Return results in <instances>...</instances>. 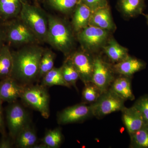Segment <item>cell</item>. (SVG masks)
Instances as JSON below:
<instances>
[{
    "instance_id": "obj_1",
    "label": "cell",
    "mask_w": 148,
    "mask_h": 148,
    "mask_svg": "<svg viewBox=\"0 0 148 148\" xmlns=\"http://www.w3.org/2000/svg\"><path fill=\"white\" fill-rule=\"evenodd\" d=\"M44 48L39 44L29 45L12 51L13 68L11 77L21 84H32L38 79L40 62Z\"/></svg>"
},
{
    "instance_id": "obj_2",
    "label": "cell",
    "mask_w": 148,
    "mask_h": 148,
    "mask_svg": "<svg viewBox=\"0 0 148 148\" xmlns=\"http://www.w3.org/2000/svg\"><path fill=\"white\" fill-rule=\"evenodd\" d=\"M48 29L46 43L66 57L74 51L75 45L74 32L71 24L58 16L48 14Z\"/></svg>"
},
{
    "instance_id": "obj_3",
    "label": "cell",
    "mask_w": 148,
    "mask_h": 148,
    "mask_svg": "<svg viewBox=\"0 0 148 148\" xmlns=\"http://www.w3.org/2000/svg\"><path fill=\"white\" fill-rule=\"evenodd\" d=\"M34 34L40 43L46 42L48 29V14L40 7L23 3L18 16Z\"/></svg>"
},
{
    "instance_id": "obj_4",
    "label": "cell",
    "mask_w": 148,
    "mask_h": 148,
    "mask_svg": "<svg viewBox=\"0 0 148 148\" xmlns=\"http://www.w3.org/2000/svg\"><path fill=\"white\" fill-rule=\"evenodd\" d=\"M5 32L6 44L19 48L29 45L40 44L39 40L19 16L2 23Z\"/></svg>"
},
{
    "instance_id": "obj_5",
    "label": "cell",
    "mask_w": 148,
    "mask_h": 148,
    "mask_svg": "<svg viewBox=\"0 0 148 148\" xmlns=\"http://www.w3.org/2000/svg\"><path fill=\"white\" fill-rule=\"evenodd\" d=\"M20 98L25 105L40 112L43 117L49 118L50 95L46 87L41 84L25 85Z\"/></svg>"
},
{
    "instance_id": "obj_6",
    "label": "cell",
    "mask_w": 148,
    "mask_h": 148,
    "mask_svg": "<svg viewBox=\"0 0 148 148\" xmlns=\"http://www.w3.org/2000/svg\"><path fill=\"white\" fill-rule=\"evenodd\" d=\"M111 32L104 29L88 25L77 34V39L81 48L89 53L98 52L106 44Z\"/></svg>"
},
{
    "instance_id": "obj_7",
    "label": "cell",
    "mask_w": 148,
    "mask_h": 148,
    "mask_svg": "<svg viewBox=\"0 0 148 148\" xmlns=\"http://www.w3.org/2000/svg\"><path fill=\"white\" fill-rule=\"evenodd\" d=\"M125 101L109 89L101 94L97 101L91 104L93 116L98 119L114 112L121 111Z\"/></svg>"
},
{
    "instance_id": "obj_8",
    "label": "cell",
    "mask_w": 148,
    "mask_h": 148,
    "mask_svg": "<svg viewBox=\"0 0 148 148\" xmlns=\"http://www.w3.org/2000/svg\"><path fill=\"white\" fill-rule=\"evenodd\" d=\"M9 135L14 142L18 133L31 123L29 114L21 104L11 103L6 110Z\"/></svg>"
},
{
    "instance_id": "obj_9",
    "label": "cell",
    "mask_w": 148,
    "mask_h": 148,
    "mask_svg": "<svg viewBox=\"0 0 148 148\" xmlns=\"http://www.w3.org/2000/svg\"><path fill=\"white\" fill-rule=\"evenodd\" d=\"M115 74L113 65L103 60L100 56H95L91 82L99 88L101 93L110 88L116 78Z\"/></svg>"
},
{
    "instance_id": "obj_10",
    "label": "cell",
    "mask_w": 148,
    "mask_h": 148,
    "mask_svg": "<svg viewBox=\"0 0 148 148\" xmlns=\"http://www.w3.org/2000/svg\"><path fill=\"white\" fill-rule=\"evenodd\" d=\"M78 73L79 79L84 84L91 82L94 66L93 54L82 48L74 51L68 56Z\"/></svg>"
},
{
    "instance_id": "obj_11",
    "label": "cell",
    "mask_w": 148,
    "mask_h": 148,
    "mask_svg": "<svg viewBox=\"0 0 148 148\" xmlns=\"http://www.w3.org/2000/svg\"><path fill=\"white\" fill-rule=\"evenodd\" d=\"M93 116L91 105L81 102L58 112L57 121L63 125L81 123Z\"/></svg>"
},
{
    "instance_id": "obj_12",
    "label": "cell",
    "mask_w": 148,
    "mask_h": 148,
    "mask_svg": "<svg viewBox=\"0 0 148 148\" xmlns=\"http://www.w3.org/2000/svg\"><path fill=\"white\" fill-rule=\"evenodd\" d=\"M25 86L11 77L1 80L0 100L10 104L15 103L21 97Z\"/></svg>"
},
{
    "instance_id": "obj_13",
    "label": "cell",
    "mask_w": 148,
    "mask_h": 148,
    "mask_svg": "<svg viewBox=\"0 0 148 148\" xmlns=\"http://www.w3.org/2000/svg\"><path fill=\"white\" fill-rule=\"evenodd\" d=\"M89 25L110 32L115 31L116 27L112 17L110 6L98 9L92 12Z\"/></svg>"
},
{
    "instance_id": "obj_14",
    "label": "cell",
    "mask_w": 148,
    "mask_h": 148,
    "mask_svg": "<svg viewBox=\"0 0 148 148\" xmlns=\"http://www.w3.org/2000/svg\"><path fill=\"white\" fill-rule=\"evenodd\" d=\"M145 67V62L130 55L119 63L113 65L115 73L130 77L133 74L143 70Z\"/></svg>"
},
{
    "instance_id": "obj_15",
    "label": "cell",
    "mask_w": 148,
    "mask_h": 148,
    "mask_svg": "<svg viewBox=\"0 0 148 148\" xmlns=\"http://www.w3.org/2000/svg\"><path fill=\"white\" fill-rule=\"evenodd\" d=\"M121 112L123 122L129 135L138 131L145 124L141 114L134 106L129 108L125 107Z\"/></svg>"
},
{
    "instance_id": "obj_16",
    "label": "cell",
    "mask_w": 148,
    "mask_h": 148,
    "mask_svg": "<svg viewBox=\"0 0 148 148\" xmlns=\"http://www.w3.org/2000/svg\"><path fill=\"white\" fill-rule=\"evenodd\" d=\"M92 12L87 6L80 2L73 12L71 23L75 33L77 34L89 25Z\"/></svg>"
},
{
    "instance_id": "obj_17",
    "label": "cell",
    "mask_w": 148,
    "mask_h": 148,
    "mask_svg": "<svg viewBox=\"0 0 148 148\" xmlns=\"http://www.w3.org/2000/svg\"><path fill=\"white\" fill-rule=\"evenodd\" d=\"M27 0H0V23L18 17Z\"/></svg>"
},
{
    "instance_id": "obj_18",
    "label": "cell",
    "mask_w": 148,
    "mask_h": 148,
    "mask_svg": "<svg viewBox=\"0 0 148 148\" xmlns=\"http://www.w3.org/2000/svg\"><path fill=\"white\" fill-rule=\"evenodd\" d=\"M103 49L109 59L114 64L119 63L129 55L127 49L120 45L112 37H110Z\"/></svg>"
},
{
    "instance_id": "obj_19",
    "label": "cell",
    "mask_w": 148,
    "mask_h": 148,
    "mask_svg": "<svg viewBox=\"0 0 148 148\" xmlns=\"http://www.w3.org/2000/svg\"><path fill=\"white\" fill-rule=\"evenodd\" d=\"M110 89L125 101H133L135 96L132 92L130 77L120 75L116 78Z\"/></svg>"
},
{
    "instance_id": "obj_20",
    "label": "cell",
    "mask_w": 148,
    "mask_h": 148,
    "mask_svg": "<svg viewBox=\"0 0 148 148\" xmlns=\"http://www.w3.org/2000/svg\"><path fill=\"white\" fill-rule=\"evenodd\" d=\"M117 6L123 15L132 18L142 14L146 6L145 0H119Z\"/></svg>"
},
{
    "instance_id": "obj_21",
    "label": "cell",
    "mask_w": 148,
    "mask_h": 148,
    "mask_svg": "<svg viewBox=\"0 0 148 148\" xmlns=\"http://www.w3.org/2000/svg\"><path fill=\"white\" fill-rule=\"evenodd\" d=\"M38 143L36 132L31 123L20 131L14 141L15 146L19 148H33Z\"/></svg>"
},
{
    "instance_id": "obj_22",
    "label": "cell",
    "mask_w": 148,
    "mask_h": 148,
    "mask_svg": "<svg viewBox=\"0 0 148 148\" xmlns=\"http://www.w3.org/2000/svg\"><path fill=\"white\" fill-rule=\"evenodd\" d=\"M10 47L5 45L0 49V79L11 77L13 68V57Z\"/></svg>"
},
{
    "instance_id": "obj_23",
    "label": "cell",
    "mask_w": 148,
    "mask_h": 148,
    "mask_svg": "<svg viewBox=\"0 0 148 148\" xmlns=\"http://www.w3.org/2000/svg\"><path fill=\"white\" fill-rule=\"evenodd\" d=\"M41 84L45 87L60 86L71 88V86L66 82L63 77L61 67L55 68L48 72L42 78Z\"/></svg>"
},
{
    "instance_id": "obj_24",
    "label": "cell",
    "mask_w": 148,
    "mask_h": 148,
    "mask_svg": "<svg viewBox=\"0 0 148 148\" xmlns=\"http://www.w3.org/2000/svg\"><path fill=\"white\" fill-rule=\"evenodd\" d=\"M61 67L65 81L71 87L73 86L77 90L76 84L78 80L79 79V75L69 57H66Z\"/></svg>"
},
{
    "instance_id": "obj_25",
    "label": "cell",
    "mask_w": 148,
    "mask_h": 148,
    "mask_svg": "<svg viewBox=\"0 0 148 148\" xmlns=\"http://www.w3.org/2000/svg\"><path fill=\"white\" fill-rule=\"evenodd\" d=\"M64 135L60 127L48 130L41 140L47 148L60 147L64 141Z\"/></svg>"
},
{
    "instance_id": "obj_26",
    "label": "cell",
    "mask_w": 148,
    "mask_h": 148,
    "mask_svg": "<svg viewBox=\"0 0 148 148\" xmlns=\"http://www.w3.org/2000/svg\"><path fill=\"white\" fill-rule=\"evenodd\" d=\"M130 148H148V124L144 125L142 128L130 134Z\"/></svg>"
},
{
    "instance_id": "obj_27",
    "label": "cell",
    "mask_w": 148,
    "mask_h": 148,
    "mask_svg": "<svg viewBox=\"0 0 148 148\" xmlns=\"http://www.w3.org/2000/svg\"><path fill=\"white\" fill-rule=\"evenodd\" d=\"M56 54L51 49H44L40 62L38 79L42 78L47 73L54 67Z\"/></svg>"
},
{
    "instance_id": "obj_28",
    "label": "cell",
    "mask_w": 148,
    "mask_h": 148,
    "mask_svg": "<svg viewBox=\"0 0 148 148\" xmlns=\"http://www.w3.org/2000/svg\"><path fill=\"white\" fill-rule=\"evenodd\" d=\"M47 3L53 9L64 14L73 12L80 0H46Z\"/></svg>"
},
{
    "instance_id": "obj_29",
    "label": "cell",
    "mask_w": 148,
    "mask_h": 148,
    "mask_svg": "<svg viewBox=\"0 0 148 148\" xmlns=\"http://www.w3.org/2000/svg\"><path fill=\"white\" fill-rule=\"evenodd\" d=\"M101 91L92 82L84 84L82 92V102L86 104H91L95 103L101 96Z\"/></svg>"
},
{
    "instance_id": "obj_30",
    "label": "cell",
    "mask_w": 148,
    "mask_h": 148,
    "mask_svg": "<svg viewBox=\"0 0 148 148\" xmlns=\"http://www.w3.org/2000/svg\"><path fill=\"white\" fill-rule=\"evenodd\" d=\"M133 106L141 114L145 124H148V94L140 97L135 102Z\"/></svg>"
},
{
    "instance_id": "obj_31",
    "label": "cell",
    "mask_w": 148,
    "mask_h": 148,
    "mask_svg": "<svg viewBox=\"0 0 148 148\" xmlns=\"http://www.w3.org/2000/svg\"><path fill=\"white\" fill-rule=\"evenodd\" d=\"M80 2L87 6L92 12L109 6L108 0H80Z\"/></svg>"
},
{
    "instance_id": "obj_32",
    "label": "cell",
    "mask_w": 148,
    "mask_h": 148,
    "mask_svg": "<svg viewBox=\"0 0 148 148\" xmlns=\"http://www.w3.org/2000/svg\"><path fill=\"white\" fill-rule=\"evenodd\" d=\"M14 144V142L10 136L8 137L6 134L2 135L0 140V148H11Z\"/></svg>"
},
{
    "instance_id": "obj_33",
    "label": "cell",
    "mask_w": 148,
    "mask_h": 148,
    "mask_svg": "<svg viewBox=\"0 0 148 148\" xmlns=\"http://www.w3.org/2000/svg\"><path fill=\"white\" fill-rule=\"evenodd\" d=\"M3 101L0 100V133L1 135L6 134L4 122L3 117L2 103Z\"/></svg>"
},
{
    "instance_id": "obj_34",
    "label": "cell",
    "mask_w": 148,
    "mask_h": 148,
    "mask_svg": "<svg viewBox=\"0 0 148 148\" xmlns=\"http://www.w3.org/2000/svg\"><path fill=\"white\" fill-rule=\"evenodd\" d=\"M6 44V37L4 28L2 23H0V49Z\"/></svg>"
},
{
    "instance_id": "obj_35",
    "label": "cell",
    "mask_w": 148,
    "mask_h": 148,
    "mask_svg": "<svg viewBox=\"0 0 148 148\" xmlns=\"http://www.w3.org/2000/svg\"><path fill=\"white\" fill-rule=\"evenodd\" d=\"M33 148H47V146L44 144L42 143H38L34 146Z\"/></svg>"
},
{
    "instance_id": "obj_36",
    "label": "cell",
    "mask_w": 148,
    "mask_h": 148,
    "mask_svg": "<svg viewBox=\"0 0 148 148\" xmlns=\"http://www.w3.org/2000/svg\"><path fill=\"white\" fill-rule=\"evenodd\" d=\"M145 16L146 18H147V22L148 25V14H145Z\"/></svg>"
}]
</instances>
